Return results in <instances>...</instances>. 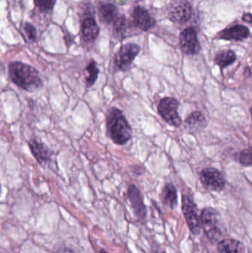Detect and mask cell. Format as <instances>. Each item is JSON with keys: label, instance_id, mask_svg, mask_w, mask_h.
<instances>
[{"label": "cell", "instance_id": "6da1fadb", "mask_svg": "<svg viewBox=\"0 0 252 253\" xmlns=\"http://www.w3.org/2000/svg\"><path fill=\"white\" fill-rule=\"evenodd\" d=\"M8 75L13 84L28 92L39 90L43 85L39 73L34 67L21 62H10Z\"/></svg>", "mask_w": 252, "mask_h": 253}, {"label": "cell", "instance_id": "7a4b0ae2", "mask_svg": "<svg viewBox=\"0 0 252 253\" xmlns=\"http://www.w3.org/2000/svg\"><path fill=\"white\" fill-rule=\"evenodd\" d=\"M106 126L107 135L118 145H124L133 138L132 126L118 108H109L107 114Z\"/></svg>", "mask_w": 252, "mask_h": 253}, {"label": "cell", "instance_id": "3957f363", "mask_svg": "<svg viewBox=\"0 0 252 253\" xmlns=\"http://www.w3.org/2000/svg\"><path fill=\"white\" fill-rule=\"evenodd\" d=\"M200 221L201 228L210 242L218 243L223 239L226 234V229L220 214L216 209L204 208L201 212Z\"/></svg>", "mask_w": 252, "mask_h": 253}, {"label": "cell", "instance_id": "277c9868", "mask_svg": "<svg viewBox=\"0 0 252 253\" xmlns=\"http://www.w3.org/2000/svg\"><path fill=\"white\" fill-rule=\"evenodd\" d=\"M180 102L173 97L163 98L158 105V112L161 118L170 126L179 127L182 124L181 117L179 115Z\"/></svg>", "mask_w": 252, "mask_h": 253}, {"label": "cell", "instance_id": "5b68a950", "mask_svg": "<svg viewBox=\"0 0 252 253\" xmlns=\"http://www.w3.org/2000/svg\"><path fill=\"white\" fill-rule=\"evenodd\" d=\"M141 48L135 43L122 44L115 54L114 59V69L115 71L127 72L131 68L136 56L139 55Z\"/></svg>", "mask_w": 252, "mask_h": 253}, {"label": "cell", "instance_id": "8992f818", "mask_svg": "<svg viewBox=\"0 0 252 253\" xmlns=\"http://www.w3.org/2000/svg\"><path fill=\"white\" fill-rule=\"evenodd\" d=\"M182 211L191 233L195 236L199 235L201 230L200 215L198 206L192 196L183 195Z\"/></svg>", "mask_w": 252, "mask_h": 253}, {"label": "cell", "instance_id": "52a82bcc", "mask_svg": "<svg viewBox=\"0 0 252 253\" xmlns=\"http://www.w3.org/2000/svg\"><path fill=\"white\" fill-rule=\"evenodd\" d=\"M192 13L193 7L188 0H176L169 7L167 17L174 23L184 24L190 20Z\"/></svg>", "mask_w": 252, "mask_h": 253}, {"label": "cell", "instance_id": "ba28073f", "mask_svg": "<svg viewBox=\"0 0 252 253\" xmlns=\"http://www.w3.org/2000/svg\"><path fill=\"white\" fill-rule=\"evenodd\" d=\"M199 177L204 187L210 191H222L226 186L224 175L216 168H204L200 172Z\"/></svg>", "mask_w": 252, "mask_h": 253}, {"label": "cell", "instance_id": "9c48e42d", "mask_svg": "<svg viewBox=\"0 0 252 253\" xmlns=\"http://www.w3.org/2000/svg\"><path fill=\"white\" fill-rule=\"evenodd\" d=\"M179 44L182 52L189 56L198 54L201 50L198 33L193 27H189L181 31L179 37Z\"/></svg>", "mask_w": 252, "mask_h": 253}, {"label": "cell", "instance_id": "30bf717a", "mask_svg": "<svg viewBox=\"0 0 252 253\" xmlns=\"http://www.w3.org/2000/svg\"><path fill=\"white\" fill-rule=\"evenodd\" d=\"M132 23L138 29L148 31L156 25V20L149 11L142 6H136L131 13Z\"/></svg>", "mask_w": 252, "mask_h": 253}, {"label": "cell", "instance_id": "8fae6325", "mask_svg": "<svg viewBox=\"0 0 252 253\" xmlns=\"http://www.w3.org/2000/svg\"><path fill=\"white\" fill-rule=\"evenodd\" d=\"M28 146L33 156L41 166L44 167L51 162L53 153L44 143L33 138L28 141Z\"/></svg>", "mask_w": 252, "mask_h": 253}, {"label": "cell", "instance_id": "7c38bea8", "mask_svg": "<svg viewBox=\"0 0 252 253\" xmlns=\"http://www.w3.org/2000/svg\"><path fill=\"white\" fill-rule=\"evenodd\" d=\"M250 36V31L248 27L237 24L220 31L217 37L226 41L242 42L248 39Z\"/></svg>", "mask_w": 252, "mask_h": 253}, {"label": "cell", "instance_id": "4fadbf2b", "mask_svg": "<svg viewBox=\"0 0 252 253\" xmlns=\"http://www.w3.org/2000/svg\"><path fill=\"white\" fill-rule=\"evenodd\" d=\"M127 196L135 215L139 219H144L146 217V206L144 203L143 197L139 189L135 184H131L127 191Z\"/></svg>", "mask_w": 252, "mask_h": 253}, {"label": "cell", "instance_id": "5bb4252c", "mask_svg": "<svg viewBox=\"0 0 252 253\" xmlns=\"http://www.w3.org/2000/svg\"><path fill=\"white\" fill-rule=\"evenodd\" d=\"M208 121L205 116L201 111H193L191 113L184 122L185 129L189 133H198L207 127Z\"/></svg>", "mask_w": 252, "mask_h": 253}, {"label": "cell", "instance_id": "9a60e30c", "mask_svg": "<svg viewBox=\"0 0 252 253\" xmlns=\"http://www.w3.org/2000/svg\"><path fill=\"white\" fill-rule=\"evenodd\" d=\"M81 34L86 42H93L100 34V28L94 16L88 15L84 18L81 24Z\"/></svg>", "mask_w": 252, "mask_h": 253}, {"label": "cell", "instance_id": "2e32d148", "mask_svg": "<svg viewBox=\"0 0 252 253\" xmlns=\"http://www.w3.org/2000/svg\"><path fill=\"white\" fill-rule=\"evenodd\" d=\"M217 250L220 253H245V246L242 242L235 239H222L217 243Z\"/></svg>", "mask_w": 252, "mask_h": 253}, {"label": "cell", "instance_id": "e0dca14e", "mask_svg": "<svg viewBox=\"0 0 252 253\" xmlns=\"http://www.w3.org/2000/svg\"><path fill=\"white\" fill-rule=\"evenodd\" d=\"M99 16L104 23H113L118 15V9L115 4L112 3H102L99 7Z\"/></svg>", "mask_w": 252, "mask_h": 253}, {"label": "cell", "instance_id": "ac0fdd59", "mask_svg": "<svg viewBox=\"0 0 252 253\" xmlns=\"http://www.w3.org/2000/svg\"><path fill=\"white\" fill-rule=\"evenodd\" d=\"M162 203L170 209H174L178 205L177 189L173 183H168L164 186L161 194Z\"/></svg>", "mask_w": 252, "mask_h": 253}, {"label": "cell", "instance_id": "d6986e66", "mask_svg": "<svg viewBox=\"0 0 252 253\" xmlns=\"http://www.w3.org/2000/svg\"><path fill=\"white\" fill-rule=\"evenodd\" d=\"M237 60L236 53L232 50H224L219 52L215 57V64L223 70L233 65Z\"/></svg>", "mask_w": 252, "mask_h": 253}, {"label": "cell", "instance_id": "ffe728a7", "mask_svg": "<svg viewBox=\"0 0 252 253\" xmlns=\"http://www.w3.org/2000/svg\"><path fill=\"white\" fill-rule=\"evenodd\" d=\"M85 72L87 73V76L85 77L86 86L87 87H91L97 81L99 74L97 64L93 59H91L87 64L85 68Z\"/></svg>", "mask_w": 252, "mask_h": 253}, {"label": "cell", "instance_id": "44dd1931", "mask_svg": "<svg viewBox=\"0 0 252 253\" xmlns=\"http://www.w3.org/2000/svg\"><path fill=\"white\" fill-rule=\"evenodd\" d=\"M112 24H113V31L115 35L124 39L127 27V19L125 15L118 16Z\"/></svg>", "mask_w": 252, "mask_h": 253}, {"label": "cell", "instance_id": "7402d4cb", "mask_svg": "<svg viewBox=\"0 0 252 253\" xmlns=\"http://www.w3.org/2000/svg\"><path fill=\"white\" fill-rule=\"evenodd\" d=\"M23 35H25L24 39L28 42H35L36 40L37 34L36 30L34 25L31 23H25L23 26Z\"/></svg>", "mask_w": 252, "mask_h": 253}, {"label": "cell", "instance_id": "603a6c76", "mask_svg": "<svg viewBox=\"0 0 252 253\" xmlns=\"http://www.w3.org/2000/svg\"><path fill=\"white\" fill-rule=\"evenodd\" d=\"M238 162L246 167H251L252 165V148L251 146L240 152L238 156Z\"/></svg>", "mask_w": 252, "mask_h": 253}, {"label": "cell", "instance_id": "cb8c5ba5", "mask_svg": "<svg viewBox=\"0 0 252 253\" xmlns=\"http://www.w3.org/2000/svg\"><path fill=\"white\" fill-rule=\"evenodd\" d=\"M34 4L36 7L44 13H48V12L53 10L55 4H56V0H34Z\"/></svg>", "mask_w": 252, "mask_h": 253}, {"label": "cell", "instance_id": "d4e9b609", "mask_svg": "<svg viewBox=\"0 0 252 253\" xmlns=\"http://www.w3.org/2000/svg\"><path fill=\"white\" fill-rule=\"evenodd\" d=\"M64 39H65V44L68 46V47H69L72 44V42H73V37H72L71 34L65 35Z\"/></svg>", "mask_w": 252, "mask_h": 253}, {"label": "cell", "instance_id": "484cf974", "mask_svg": "<svg viewBox=\"0 0 252 253\" xmlns=\"http://www.w3.org/2000/svg\"><path fill=\"white\" fill-rule=\"evenodd\" d=\"M242 19L247 23L251 24L252 22V16L250 13H246L243 15Z\"/></svg>", "mask_w": 252, "mask_h": 253}, {"label": "cell", "instance_id": "4316f807", "mask_svg": "<svg viewBox=\"0 0 252 253\" xmlns=\"http://www.w3.org/2000/svg\"><path fill=\"white\" fill-rule=\"evenodd\" d=\"M151 253H164V250L162 248H160L159 246L152 247V250H151Z\"/></svg>", "mask_w": 252, "mask_h": 253}, {"label": "cell", "instance_id": "83f0119b", "mask_svg": "<svg viewBox=\"0 0 252 253\" xmlns=\"http://www.w3.org/2000/svg\"><path fill=\"white\" fill-rule=\"evenodd\" d=\"M115 4H118V5H124L127 2L128 0H112Z\"/></svg>", "mask_w": 252, "mask_h": 253}, {"label": "cell", "instance_id": "f1b7e54d", "mask_svg": "<svg viewBox=\"0 0 252 253\" xmlns=\"http://www.w3.org/2000/svg\"><path fill=\"white\" fill-rule=\"evenodd\" d=\"M100 253H109L107 252V251H105V250H102V251H100Z\"/></svg>", "mask_w": 252, "mask_h": 253}, {"label": "cell", "instance_id": "f546056e", "mask_svg": "<svg viewBox=\"0 0 252 253\" xmlns=\"http://www.w3.org/2000/svg\"><path fill=\"white\" fill-rule=\"evenodd\" d=\"M1 185H0V196H1Z\"/></svg>", "mask_w": 252, "mask_h": 253}]
</instances>
